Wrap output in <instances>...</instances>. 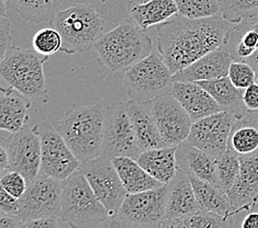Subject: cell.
Returning a JSON list of instances; mask_svg holds the SVG:
<instances>
[{
    "label": "cell",
    "mask_w": 258,
    "mask_h": 228,
    "mask_svg": "<svg viewBox=\"0 0 258 228\" xmlns=\"http://www.w3.org/2000/svg\"><path fill=\"white\" fill-rule=\"evenodd\" d=\"M78 170L87 179L97 198L108 211L110 218H113L128 192L121 181L112 159L98 156L81 163Z\"/></svg>",
    "instance_id": "30bf717a"
},
{
    "label": "cell",
    "mask_w": 258,
    "mask_h": 228,
    "mask_svg": "<svg viewBox=\"0 0 258 228\" xmlns=\"http://www.w3.org/2000/svg\"><path fill=\"white\" fill-rule=\"evenodd\" d=\"M62 3L63 0H6L9 10L15 11L24 21L31 23L50 22Z\"/></svg>",
    "instance_id": "f546056e"
},
{
    "label": "cell",
    "mask_w": 258,
    "mask_h": 228,
    "mask_svg": "<svg viewBox=\"0 0 258 228\" xmlns=\"http://www.w3.org/2000/svg\"><path fill=\"white\" fill-rule=\"evenodd\" d=\"M50 26L62 36V52L69 55L84 53L95 46L103 34L106 20L93 4H75L58 10Z\"/></svg>",
    "instance_id": "277c9868"
},
{
    "label": "cell",
    "mask_w": 258,
    "mask_h": 228,
    "mask_svg": "<svg viewBox=\"0 0 258 228\" xmlns=\"http://www.w3.org/2000/svg\"><path fill=\"white\" fill-rule=\"evenodd\" d=\"M234 60L227 47L222 44L216 50L197 59L186 68L174 73V82H204L226 77Z\"/></svg>",
    "instance_id": "e0dca14e"
},
{
    "label": "cell",
    "mask_w": 258,
    "mask_h": 228,
    "mask_svg": "<svg viewBox=\"0 0 258 228\" xmlns=\"http://www.w3.org/2000/svg\"><path fill=\"white\" fill-rule=\"evenodd\" d=\"M242 228H258V211L248 212L241 223Z\"/></svg>",
    "instance_id": "7bdbcfd3"
},
{
    "label": "cell",
    "mask_w": 258,
    "mask_h": 228,
    "mask_svg": "<svg viewBox=\"0 0 258 228\" xmlns=\"http://www.w3.org/2000/svg\"><path fill=\"white\" fill-rule=\"evenodd\" d=\"M47 58L34 50L10 46L2 59L0 73L9 86L30 99L46 102L47 91L43 64Z\"/></svg>",
    "instance_id": "8992f818"
},
{
    "label": "cell",
    "mask_w": 258,
    "mask_h": 228,
    "mask_svg": "<svg viewBox=\"0 0 258 228\" xmlns=\"http://www.w3.org/2000/svg\"><path fill=\"white\" fill-rule=\"evenodd\" d=\"M104 114L106 107L101 103L75 106L67 111L59 122L58 132L81 163L101 156Z\"/></svg>",
    "instance_id": "3957f363"
},
{
    "label": "cell",
    "mask_w": 258,
    "mask_h": 228,
    "mask_svg": "<svg viewBox=\"0 0 258 228\" xmlns=\"http://www.w3.org/2000/svg\"><path fill=\"white\" fill-rule=\"evenodd\" d=\"M130 17L138 22L143 30L158 26L178 14L175 0H144L137 3L131 0L127 5Z\"/></svg>",
    "instance_id": "484cf974"
},
{
    "label": "cell",
    "mask_w": 258,
    "mask_h": 228,
    "mask_svg": "<svg viewBox=\"0 0 258 228\" xmlns=\"http://www.w3.org/2000/svg\"><path fill=\"white\" fill-rule=\"evenodd\" d=\"M178 14L188 18L221 16L220 0H175Z\"/></svg>",
    "instance_id": "836d02e7"
},
{
    "label": "cell",
    "mask_w": 258,
    "mask_h": 228,
    "mask_svg": "<svg viewBox=\"0 0 258 228\" xmlns=\"http://www.w3.org/2000/svg\"><path fill=\"white\" fill-rule=\"evenodd\" d=\"M62 226H70L60 217L39 218L28 221H21V228H57Z\"/></svg>",
    "instance_id": "ab89813d"
},
{
    "label": "cell",
    "mask_w": 258,
    "mask_h": 228,
    "mask_svg": "<svg viewBox=\"0 0 258 228\" xmlns=\"http://www.w3.org/2000/svg\"><path fill=\"white\" fill-rule=\"evenodd\" d=\"M100 2H101L102 4H104V3H107V0H100Z\"/></svg>",
    "instance_id": "7dc6e473"
},
{
    "label": "cell",
    "mask_w": 258,
    "mask_h": 228,
    "mask_svg": "<svg viewBox=\"0 0 258 228\" xmlns=\"http://www.w3.org/2000/svg\"><path fill=\"white\" fill-rule=\"evenodd\" d=\"M176 162L177 168L186 172L189 177L198 178L219 187L216 156L185 140L177 146Z\"/></svg>",
    "instance_id": "ac0fdd59"
},
{
    "label": "cell",
    "mask_w": 258,
    "mask_h": 228,
    "mask_svg": "<svg viewBox=\"0 0 258 228\" xmlns=\"http://www.w3.org/2000/svg\"><path fill=\"white\" fill-rule=\"evenodd\" d=\"M0 228H21V220L10 216V215H0Z\"/></svg>",
    "instance_id": "b9f144b4"
},
{
    "label": "cell",
    "mask_w": 258,
    "mask_h": 228,
    "mask_svg": "<svg viewBox=\"0 0 258 228\" xmlns=\"http://www.w3.org/2000/svg\"><path fill=\"white\" fill-rule=\"evenodd\" d=\"M245 61H247V63L249 64V65H251L254 67V69L257 71V73H258V50L251 55L250 57H248L246 60Z\"/></svg>",
    "instance_id": "f6af8a7d"
},
{
    "label": "cell",
    "mask_w": 258,
    "mask_h": 228,
    "mask_svg": "<svg viewBox=\"0 0 258 228\" xmlns=\"http://www.w3.org/2000/svg\"><path fill=\"white\" fill-rule=\"evenodd\" d=\"M0 92V128L11 134L19 132L29 120L30 98L12 86L3 87Z\"/></svg>",
    "instance_id": "7402d4cb"
},
{
    "label": "cell",
    "mask_w": 258,
    "mask_h": 228,
    "mask_svg": "<svg viewBox=\"0 0 258 228\" xmlns=\"http://www.w3.org/2000/svg\"><path fill=\"white\" fill-rule=\"evenodd\" d=\"M28 184L27 179L20 172L14 170H8L7 172H5L2 177V180H0V188H3L9 194L18 199H20L26 192Z\"/></svg>",
    "instance_id": "8d00e7d4"
},
{
    "label": "cell",
    "mask_w": 258,
    "mask_h": 228,
    "mask_svg": "<svg viewBox=\"0 0 258 228\" xmlns=\"http://www.w3.org/2000/svg\"><path fill=\"white\" fill-rule=\"evenodd\" d=\"M230 27L222 16L188 18L177 14L157 26L158 53L176 73L224 44Z\"/></svg>",
    "instance_id": "6da1fadb"
},
{
    "label": "cell",
    "mask_w": 258,
    "mask_h": 228,
    "mask_svg": "<svg viewBox=\"0 0 258 228\" xmlns=\"http://www.w3.org/2000/svg\"><path fill=\"white\" fill-rule=\"evenodd\" d=\"M243 101L248 112H258V80L243 91Z\"/></svg>",
    "instance_id": "60d3db41"
},
{
    "label": "cell",
    "mask_w": 258,
    "mask_h": 228,
    "mask_svg": "<svg viewBox=\"0 0 258 228\" xmlns=\"http://www.w3.org/2000/svg\"><path fill=\"white\" fill-rule=\"evenodd\" d=\"M229 149L237 156H248L258 151V112H247L233 124Z\"/></svg>",
    "instance_id": "d4e9b609"
},
{
    "label": "cell",
    "mask_w": 258,
    "mask_h": 228,
    "mask_svg": "<svg viewBox=\"0 0 258 228\" xmlns=\"http://www.w3.org/2000/svg\"><path fill=\"white\" fill-rule=\"evenodd\" d=\"M126 112L131 120L138 144L142 151L166 146L158 131L151 101H127Z\"/></svg>",
    "instance_id": "ffe728a7"
},
{
    "label": "cell",
    "mask_w": 258,
    "mask_h": 228,
    "mask_svg": "<svg viewBox=\"0 0 258 228\" xmlns=\"http://www.w3.org/2000/svg\"><path fill=\"white\" fill-rule=\"evenodd\" d=\"M221 16L230 23L258 16V0H220Z\"/></svg>",
    "instance_id": "d6a6232c"
},
{
    "label": "cell",
    "mask_w": 258,
    "mask_h": 228,
    "mask_svg": "<svg viewBox=\"0 0 258 228\" xmlns=\"http://www.w3.org/2000/svg\"><path fill=\"white\" fill-rule=\"evenodd\" d=\"M33 131L41 139L42 158L40 174L64 181L77 171L81 162L74 155L65 139L48 122H40Z\"/></svg>",
    "instance_id": "7c38bea8"
},
{
    "label": "cell",
    "mask_w": 258,
    "mask_h": 228,
    "mask_svg": "<svg viewBox=\"0 0 258 228\" xmlns=\"http://www.w3.org/2000/svg\"><path fill=\"white\" fill-rule=\"evenodd\" d=\"M241 171L239 156L227 148L221 155L217 156V172L219 187L227 192L236 182Z\"/></svg>",
    "instance_id": "1f68e13d"
},
{
    "label": "cell",
    "mask_w": 258,
    "mask_h": 228,
    "mask_svg": "<svg viewBox=\"0 0 258 228\" xmlns=\"http://www.w3.org/2000/svg\"><path fill=\"white\" fill-rule=\"evenodd\" d=\"M95 48L104 66L111 71H126L153 52L152 39L133 18L122 21L102 34Z\"/></svg>",
    "instance_id": "7a4b0ae2"
},
{
    "label": "cell",
    "mask_w": 258,
    "mask_h": 228,
    "mask_svg": "<svg viewBox=\"0 0 258 228\" xmlns=\"http://www.w3.org/2000/svg\"><path fill=\"white\" fill-rule=\"evenodd\" d=\"M158 131L166 146H178L187 140L194 124L191 116L168 92L151 101Z\"/></svg>",
    "instance_id": "4fadbf2b"
},
{
    "label": "cell",
    "mask_w": 258,
    "mask_h": 228,
    "mask_svg": "<svg viewBox=\"0 0 258 228\" xmlns=\"http://www.w3.org/2000/svg\"><path fill=\"white\" fill-rule=\"evenodd\" d=\"M168 196L166 219L185 217L201 209L195 193L190 177L178 169L173 180L167 183Z\"/></svg>",
    "instance_id": "44dd1931"
},
{
    "label": "cell",
    "mask_w": 258,
    "mask_h": 228,
    "mask_svg": "<svg viewBox=\"0 0 258 228\" xmlns=\"http://www.w3.org/2000/svg\"><path fill=\"white\" fill-rule=\"evenodd\" d=\"M9 170H14L27 179L28 183L39 176L41 168V139L33 128L24 126L14 133L7 144Z\"/></svg>",
    "instance_id": "9a60e30c"
},
{
    "label": "cell",
    "mask_w": 258,
    "mask_h": 228,
    "mask_svg": "<svg viewBox=\"0 0 258 228\" xmlns=\"http://www.w3.org/2000/svg\"><path fill=\"white\" fill-rule=\"evenodd\" d=\"M9 170V156L7 147L2 145L0 146V171L4 175L5 172Z\"/></svg>",
    "instance_id": "ee69618b"
},
{
    "label": "cell",
    "mask_w": 258,
    "mask_h": 228,
    "mask_svg": "<svg viewBox=\"0 0 258 228\" xmlns=\"http://www.w3.org/2000/svg\"><path fill=\"white\" fill-rule=\"evenodd\" d=\"M176 149L177 146H164L159 148L146 149L140 154L137 160L156 180L167 184L173 180L178 170Z\"/></svg>",
    "instance_id": "cb8c5ba5"
},
{
    "label": "cell",
    "mask_w": 258,
    "mask_h": 228,
    "mask_svg": "<svg viewBox=\"0 0 258 228\" xmlns=\"http://www.w3.org/2000/svg\"><path fill=\"white\" fill-rule=\"evenodd\" d=\"M210 94L223 111H227L236 116H242L247 112L243 101V91L235 87L229 76L198 82Z\"/></svg>",
    "instance_id": "83f0119b"
},
{
    "label": "cell",
    "mask_w": 258,
    "mask_h": 228,
    "mask_svg": "<svg viewBox=\"0 0 258 228\" xmlns=\"http://www.w3.org/2000/svg\"><path fill=\"white\" fill-rule=\"evenodd\" d=\"M33 50L43 56H51L62 50V36L54 28L41 29L36 32L32 40Z\"/></svg>",
    "instance_id": "e575fe53"
},
{
    "label": "cell",
    "mask_w": 258,
    "mask_h": 228,
    "mask_svg": "<svg viewBox=\"0 0 258 228\" xmlns=\"http://www.w3.org/2000/svg\"><path fill=\"white\" fill-rule=\"evenodd\" d=\"M0 9H8L7 5H6V0H2V7H0Z\"/></svg>",
    "instance_id": "bcb514c9"
},
{
    "label": "cell",
    "mask_w": 258,
    "mask_h": 228,
    "mask_svg": "<svg viewBox=\"0 0 258 228\" xmlns=\"http://www.w3.org/2000/svg\"><path fill=\"white\" fill-rule=\"evenodd\" d=\"M237 118L227 111H221L196 121L187 141L217 157L229 148V137Z\"/></svg>",
    "instance_id": "5bb4252c"
},
{
    "label": "cell",
    "mask_w": 258,
    "mask_h": 228,
    "mask_svg": "<svg viewBox=\"0 0 258 228\" xmlns=\"http://www.w3.org/2000/svg\"><path fill=\"white\" fill-rule=\"evenodd\" d=\"M170 94L186 109L194 122L223 111L209 92L195 82H174Z\"/></svg>",
    "instance_id": "d6986e66"
},
{
    "label": "cell",
    "mask_w": 258,
    "mask_h": 228,
    "mask_svg": "<svg viewBox=\"0 0 258 228\" xmlns=\"http://www.w3.org/2000/svg\"><path fill=\"white\" fill-rule=\"evenodd\" d=\"M112 163L128 193H139L164 186V183L151 176L138 163L137 159L131 157H116L112 159Z\"/></svg>",
    "instance_id": "4316f807"
},
{
    "label": "cell",
    "mask_w": 258,
    "mask_h": 228,
    "mask_svg": "<svg viewBox=\"0 0 258 228\" xmlns=\"http://www.w3.org/2000/svg\"><path fill=\"white\" fill-rule=\"evenodd\" d=\"M174 73L166 65L161 54L152 52L124 73V87L130 100L152 101L168 94L174 84Z\"/></svg>",
    "instance_id": "52a82bcc"
},
{
    "label": "cell",
    "mask_w": 258,
    "mask_h": 228,
    "mask_svg": "<svg viewBox=\"0 0 258 228\" xmlns=\"http://www.w3.org/2000/svg\"><path fill=\"white\" fill-rule=\"evenodd\" d=\"M227 76L235 87L242 90H245L258 80L257 71L247 61L233 60Z\"/></svg>",
    "instance_id": "d590c367"
},
{
    "label": "cell",
    "mask_w": 258,
    "mask_h": 228,
    "mask_svg": "<svg viewBox=\"0 0 258 228\" xmlns=\"http://www.w3.org/2000/svg\"><path fill=\"white\" fill-rule=\"evenodd\" d=\"M168 187L128 193L112 218V227H161L167 208Z\"/></svg>",
    "instance_id": "ba28073f"
},
{
    "label": "cell",
    "mask_w": 258,
    "mask_h": 228,
    "mask_svg": "<svg viewBox=\"0 0 258 228\" xmlns=\"http://www.w3.org/2000/svg\"><path fill=\"white\" fill-rule=\"evenodd\" d=\"M18 208H19V199L0 188V213L16 217Z\"/></svg>",
    "instance_id": "f35d334b"
},
{
    "label": "cell",
    "mask_w": 258,
    "mask_h": 228,
    "mask_svg": "<svg viewBox=\"0 0 258 228\" xmlns=\"http://www.w3.org/2000/svg\"><path fill=\"white\" fill-rule=\"evenodd\" d=\"M241 171L236 182L229 191L233 215L258 211V151L241 156Z\"/></svg>",
    "instance_id": "2e32d148"
},
{
    "label": "cell",
    "mask_w": 258,
    "mask_h": 228,
    "mask_svg": "<svg viewBox=\"0 0 258 228\" xmlns=\"http://www.w3.org/2000/svg\"><path fill=\"white\" fill-rule=\"evenodd\" d=\"M235 226L234 219H227L220 215L199 209L195 213L187 215L185 217L166 219L163 221L161 227L164 228H220V227H233Z\"/></svg>",
    "instance_id": "4dcf8cb0"
},
{
    "label": "cell",
    "mask_w": 258,
    "mask_h": 228,
    "mask_svg": "<svg viewBox=\"0 0 258 228\" xmlns=\"http://www.w3.org/2000/svg\"><path fill=\"white\" fill-rule=\"evenodd\" d=\"M60 218L71 227H97L110 218L87 179L77 170L62 181Z\"/></svg>",
    "instance_id": "5b68a950"
},
{
    "label": "cell",
    "mask_w": 258,
    "mask_h": 228,
    "mask_svg": "<svg viewBox=\"0 0 258 228\" xmlns=\"http://www.w3.org/2000/svg\"><path fill=\"white\" fill-rule=\"evenodd\" d=\"M190 180L201 209L216 213L227 219L234 217L230 198L223 189L195 177H190Z\"/></svg>",
    "instance_id": "f1b7e54d"
},
{
    "label": "cell",
    "mask_w": 258,
    "mask_h": 228,
    "mask_svg": "<svg viewBox=\"0 0 258 228\" xmlns=\"http://www.w3.org/2000/svg\"><path fill=\"white\" fill-rule=\"evenodd\" d=\"M142 149L130 118L126 112V102H114L106 107L104 114V136L101 156L109 159L131 157L138 159Z\"/></svg>",
    "instance_id": "8fae6325"
},
{
    "label": "cell",
    "mask_w": 258,
    "mask_h": 228,
    "mask_svg": "<svg viewBox=\"0 0 258 228\" xmlns=\"http://www.w3.org/2000/svg\"><path fill=\"white\" fill-rule=\"evenodd\" d=\"M11 24L6 15H0V61L11 46Z\"/></svg>",
    "instance_id": "74e56055"
},
{
    "label": "cell",
    "mask_w": 258,
    "mask_h": 228,
    "mask_svg": "<svg viewBox=\"0 0 258 228\" xmlns=\"http://www.w3.org/2000/svg\"><path fill=\"white\" fill-rule=\"evenodd\" d=\"M62 181L39 174L28 184L19 199L16 218L28 221L39 218L60 217L62 209Z\"/></svg>",
    "instance_id": "9c48e42d"
},
{
    "label": "cell",
    "mask_w": 258,
    "mask_h": 228,
    "mask_svg": "<svg viewBox=\"0 0 258 228\" xmlns=\"http://www.w3.org/2000/svg\"><path fill=\"white\" fill-rule=\"evenodd\" d=\"M224 45L234 60L245 61L258 50V16L231 23Z\"/></svg>",
    "instance_id": "603a6c76"
}]
</instances>
